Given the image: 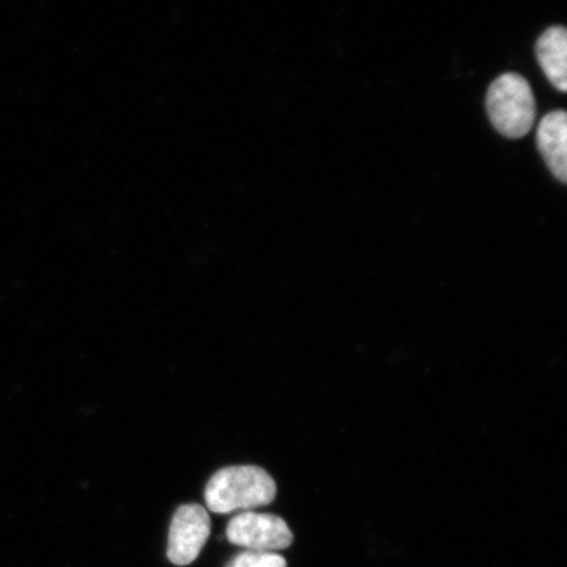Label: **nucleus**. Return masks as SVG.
Wrapping results in <instances>:
<instances>
[{
    "instance_id": "7",
    "label": "nucleus",
    "mask_w": 567,
    "mask_h": 567,
    "mask_svg": "<svg viewBox=\"0 0 567 567\" xmlns=\"http://www.w3.org/2000/svg\"><path fill=\"white\" fill-rule=\"evenodd\" d=\"M225 567H287L286 558L275 551L245 550Z\"/></svg>"
},
{
    "instance_id": "5",
    "label": "nucleus",
    "mask_w": 567,
    "mask_h": 567,
    "mask_svg": "<svg viewBox=\"0 0 567 567\" xmlns=\"http://www.w3.org/2000/svg\"><path fill=\"white\" fill-rule=\"evenodd\" d=\"M537 146L551 174L566 184L567 115L565 111H553L542 120L537 130Z\"/></svg>"
},
{
    "instance_id": "4",
    "label": "nucleus",
    "mask_w": 567,
    "mask_h": 567,
    "mask_svg": "<svg viewBox=\"0 0 567 567\" xmlns=\"http://www.w3.org/2000/svg\"><path fill=\"white\" fill-rule=\"evenodd\" d=\"M207 509L196 503L176 509L168 530L167 557L176 566H187L200 556L212 530Z\"/></svg>"
},
{
    "instance_id": "2",
    "label": "nucleus",
    "mask_w": 567,
    "mask_h": 567,
    "mask_svg": "<svg viewBox=\"0 0 567 567\" xmlns=\"http://www.w3.org/2000/svg\"><path fill=\"white\" fill-rule=\"evenodd\" d=\"M488 117L502 136L517 140L534 126L536 103L526 78L506 73L496 78L486 96Z\"/></svg>"
},
{
    "instance_id": "1",
    "label": "nucleus",
    "mask_w": 567,
    "mask_h": 567,
    "mask_svg": "<svg viewBox=\"0 0 567 567\" xmlns=\"http://www.w3.org/2000/svg\"><path fill=\"white\" fill-rule=\"evenodd\" d=\"M276 493V482L265 470L255 465H237L213 474L204 498L212 513L225 515L237 509L251 512L267 506L275 501Z\"/></svg>"
},
{
    "instance_id": "3",
    "label": "nucleus",
    "mask_w": 567,
    "mask_h": 567,
    "mask_svg": "<svg viewBox=\"0 0 567 567\" xmlns=\"http://www.w3.org/2000/svg\"><path fill=\"white\" fill-rule=\"evenodd\" d=\"M226 538L237 547L260 551L287 549L293 543L292 530L280 516L254 512L234 516L226 528Z\"/></svg>"
},
{
    "instance_id": "6",
    "label": "nucleus",
    "mask_w": 567,
    "mask_h": 567,
    "mask_svg": "<svg viewBox=\"0 0 567 567\" xmlns=\"http://www.w3.org/2000/svg\"><path fill=\"white\" fill-rule=\"evenodd\" d=\"M538 63L558 91H567V32L564 27H550L536 44Z\"/></svg>"
}]
</instances>
